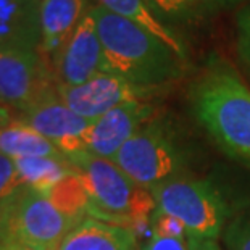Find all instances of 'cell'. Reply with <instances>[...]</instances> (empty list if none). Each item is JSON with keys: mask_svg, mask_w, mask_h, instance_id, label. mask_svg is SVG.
Instances as JSON below:
<instances>
[{"mask_svg": "<svg viewBox=\"0 0 250 250\" xmlns=\"http://www.w3.org/2000/svg\"><path fill=\"white\" fill-rule=\"evenodd\" d=\"M90 10L102 42V71L152 90L181 78L184 58L157 36L99 5Z\"/></svg>", "mask_w": 250, "mask_h": 250, "instance_id": "cell-1", "label": "cell"}, {"mask_svg": "<svg viewBox=\"0 0 250 250\" xmlns=\"http://www.w3.org/2000/svg\"><path fill=\"white\" fill-rule=\"evenodd\" d=\"M192 108L218 146L250 167V89L229 66L213 65L197 79Z\"/></svg>", "mask_w": 250, "mask_h": 250, "instance_id": "cell-2", "label": "cell"}, {"mask_svg": "<svg viewBox=\"0 0 250 250\" xmlns=\"http://www.w3.org/2000/svg\"><path fill=\"white\" fill-rule=\"evenodd\" d=\"M68 160L89 195V210L97 215L120 223H146L155 211L150 190L136 184L111 160L89 152Z\"/></svg>", "mask_w": 250, "mask_h": 250, "instance_id": "cell-3", "label": "cell"}, {"mask_svg": "<svg viewBox=\"0 0 250 250\" xmlns=\"http://www.w3.org/2000/svg\"><path fill=\"white\" fill-rule=\"evenodd\" d=\"M155 210L183 223L188 239L218 241L225 225V204L216 190L204 181L173 178L152 190Z\"/></svg>", "mask_w": 250, "mask_h": 250, "instance_id": "cell-4", "label": "cell"}, {"mask_svg": "<svg viewBox=\"0 0 250 250\" xmlns=\"http://www.w3.org/2000/svg\"><path fill=\"white\" fill-rule=\"evenodd\" d=\"M78 225L45 194L28 186L0 211V234L49 250H58L63 239Z\"/></svg>", "mask_w": 250, "mask_h": 250, "instance_id": "cell-5", "label": "cell"}, {"mask_svg": "<svg viewBox=\"0 0 250 250\" xmlns=\"http://www.w3.org/2000/svg\"><path fill=\"white\" fill-rule=\"evenodd\" d=\"M111 162L136 184L152 190L173 179L183 160L165 123L152 118L120 148Z\"/></svg>", "mask_w": 250, "mask_h": 250, "instance_id": "cell-6", "label": "cell"}, {"mask_svg": "<svg viewBox=\"0 0 250 250\" xmlns=\"http://www.w3.org/2000/svg\"><path fill=\"white\" fill-rule=\"evenodd\" d=\"M54 71L39 52L0 50V105L23 113L57 92Z\"/></svg>", "mask_w": 250, "mask_h": 250, "instance_id": "cell-7", "label": "cell"}, {"mask_svg": "<svg viewBox=\"0 0 250 250\" xmlns=\"http://www.w3.org/2000/svg\"><path fill=\"white\" fill-rule=\"evenodd\" d=\"M57 92L62 102L74 113L89 121H95L123 104L139 100L148 102L158 90L134 86L116 74L100 71L78 86H57Z\"/></svg>", "mask_w": 250, "mask_h": 250, "instance_id": "cell-8", "label": "cell"}, {"mask_svg": "<svg viewBox=\"0 0 250 250\" xmlns=\"http://www.w3.org/2000/svg\"><path fill=\"white\" fill-rule=\"evenodd\" d=\"M17 118L55 144L66 158L87 152L86 139L92 121L68 108L58 97V92L18 113Z\"/></svg>", "mask_w": 250, "mask_h": 250, "instance_id": "cell-9", "label": "cell"}, {"mask_svg": "<svg viewBox=\"0 0 250 250\" xmlns=\"http://www.w3.org/2000/svg\"><path fill=\"white\" fill-rule=\"evenodd\" d=\"M58 86H78L102 71V42L92 10H87L52 63Z\"/></svg>", "mask_w": 250, "mask_h": 250, "instance_id": "cell-10", "label": "cell"}, {"mask_svg": "<svg viewBox=\"0 0 250 250\" xmlns=\"http://www.w3.org/2000/svg\"><path fill=\"white\" fill-rule=\"evenodd\" d=\"M152 118H155V107L147 100L115 107L90 123L86 139L87 152L105 160H113L120 148Z\"/></svg>", "mask_w": 250, "mask_h": 250, "instance_id": "cell-11", "label": "cell"}, {"mask_svg": "<svg viewBox=\"0 0 250 250\" xmlns=\"http://www.w3.org/2000/svg\"><path fill=\"white\" fill-rule=\"evenodd\" d=\"M87 2L89 0H41L39 54L50 68L79 21L90 8Z\"/></svg>", "mask_w": 250, "mask_h": 250, "instance_id": "cell-12", "label": "cell"}, {"mask_svg": "<svg viewBox=\"0 0 250 250\" xmlns=\"http://www.w3.org/2000/svg\"><path fill=\"white\" fill-rule=\"evenodd\" d=\"M39 3L33 0H0V50L39 52Z\"/></svg>", "mask_w": 250, "mask_h": 250, "instance_id": "cell-13", "label": "cell"}, {"mask_svg": "<svg viewBox=\"0 0 250 250\" xmlns=\"http://www.w3.org/2000/svg\"><path fill=\"white\" fill-rule=\"evenodd\" d=\"M58 250H137L129 228L86 218L68 232Z\"/></svg>", "mask_w": 250, "mask_h": 250, "instance_id": "cell-14", "label": "cell"}, {"mask_svg": "<svg viewBox=\"0 0 250 250\" xmlns=\"http://www.w3.org/2000/svg\"><path fill=\"white\" fill-rule=\"evenodd\" d=\"M0 153L10 158H29V157H52L66 158L58 150L55 144L24 125L18 118L0 125Z\"/></svg>", "mask_w": 250, "mask_h": 250, "instance_id": "cell-15", "label": "cell"}, {"mask_svg": "<svg viewBox=\"0 0 250 250\" xmlns=\"http://www.w3.org/2000/svg\"><path fill=\"white\" fill-rule=\"evenodd\" d=\"M99 7L107 12L118 15L131 23L141 26L150 34L157 36L165 44L169 45L181 58H186V49L176 34L168 28L167 24L157 18L147 0H97Z\"/></svg>", "mask_w": 250, "mask_h": 250, "instance_id": "cell-16", "label": "cell"}, {"mask_svg": "<svg viewBox=\"0 0 250 250\" xmlns=\"http://www.w3.org/2000/svg\"><path fill=\"white\" fill-rule=\"evenodd\" d=\"M13 162L23 184L45 195L63 178H66L71 173H76L68 158L29 157L15 158Z\"/></svg>", "mask_w": 250, "mask_h": 250, "instance_id": "cell-17", "label": "cell"}, {"mask_svg": "<svg viewBox=\"0 0 250 250\" xmlns=\"http://www.w3.org/2000/svg\"><path fill=\"white\" fill-rule=\"evenodd\" d=\"M157 18L165 24L197 23L210 12L213 0H147ZM169 28V26H168Z\"/></svg>", "mask_w": 250, "mask_h": 250, "instance_id": "cell-18", "label": "cell"}, {"mask_svg": "<svg viewBox=\"0 0 250 250\" xmlns=\"http://www.w3.org/2000/svg\"><path fill=\"white\" fill-rule=\"evenodd\" d=\"M47 197L54 202L63 213L71 216L78 223L86 220L84 213H86V210L90 208L89 195L86 189H84L81 178L76 173H71L66 178H63L60 183L50 189Z\"/></svg>", "mask_w": 250, "mask_h": 250, "instance_id": "cell-19", "label": "cell"}, {"mask_svg": "<svg viewBox=\"0 0 250 250\" xmlns=\"http://www.w3.org/2000/svg\"><path fill=\"white\" fill-rule=\"evenodd\" d=\"M24 188L13 158L0 153V211Z\"/></svg>", "mask_w": 250, "mask_h": 250, "instance_id": "cell-20", "label": "cell"}, {"mask_svg": "<svg viewBox=\"0 0 250 250\" xmlns=\"http://www.w3.org/2000/svg\"><path fill=\"white\" fill-rule=\"evenodd\" d=\"M225 242L228 250H250V211L241 213L228 225Z\"/></svg>", "mask_w": 250, "mask_h": 250, "instance_id": "cell-21", "label": "cell"}, {"mask_svg": "<svg viewBox=\"0 0 250 250\" xmlns=\"http://www.w3.org/2000/svg\"><path fill=\"white\" fill-rule=\"evenodd\" d=\"M150 226H152V232L155 236L188 239V232H186L183 223L171 215L163 213V211L158 210L153 211L150 216Z\"/></svg>", "mask_w": 250, "mask_h": 250, "instance_id": "cell-22", "label": "cell"}, {"mask_svg": "<svg viewBox=\"0 0 250 250\" xmlns=\"http://www.w3.org/2000/svg\"><path fill=\"white\" fill-rule=\"evenodd\" d=\"M237 45L244 60L250 66V5L237 17Z\"/></svg>", "mask_w": 250, "mask_h": 250, "instance_id": "cell-23", "label": "cell"}, {"mask_svg": "<svg viewBox=\"0 0 250 250\" xmlns=\"http://www.w3.org/2000/svg\"><path fill=\"white\" fill-rule=\"evenodd\" d=\"M142 250H190V246L188 239L163 237L152 234V237L148 239V242Z\"/></svg>", "mask_w": 250, "mask_h": 250, "instance_id": "cell-24", "label": "cell"}, {"mask_svg": "<svg viewBox=\"0 0 250 250\" xmlns=\"http://www.w3.org/2000/svg\"><path fill=\"white\" fill-rule=\"evenodd\" d=\"M0 250H49V249H41L34 246H28L24 242H20L17 239L0 234Z\"/></svg>", "mask_w": 250, "mask_h": 250, "instance_id": "cell-25", "label": "cell"}, {"mask_svg": "<svg viewBox=\"0 0 250 250\" xmlns=\"http://www.w3.org/2000/svg\"><path fill=\"white\" fill-rule=\"evenodd\" d=\"M190 250H221L220 246H218V241H194V239H188Z\"/></svg>", "mask_w": 250, "mask_h": 250, "instance_id": "cell-26", "label": "cell"}, {"mask_svg": "<svg viewBox=\"0 0 250 250\" xmlns=\"http://www.w3.org/2000/svg\"><path fill=\"white\" fill-rule=\"evenodd\" d=\"M13 118H15L13 111L7 107H3V105H0V125L8 123V121H12Z\"/></svg>", "mask_w": 250, "mask_h": 250, "instance_id": "cell-27", "label": "cell"}, {"mask_svg": "<svg viewBox=\"0 0 250 250\" xmlns=\"http://www.w3.org/2000/svg\"><path fill=\"white\" fill-rule=\"evenodd\" d=\"M231 2H236V0H213V3H221V5H225V3H231Z\"/></svg>", "mask_w": 250, "mask_h": 250, "instance_id": "cell-28", "label": "cell"}, {"mask_svg": "<svg viewBox=\"0 0 250 250\" xmlns=\"http://www.w3.org/2000/svg\"><path fill=\"white\" fill-rule=\"evenodd\" d=\"M33 2H41V0H33Z\"/></svg>", "mask_w": 250, "mask_h": 250, "instance_id": "cell-29", "label": "cell"}]
</instances>
